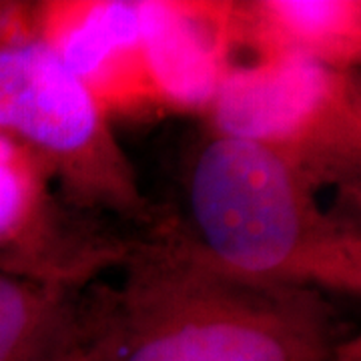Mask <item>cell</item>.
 I'll list each match as a JSON object with an SVG mask.
<instances>
[{
  "instance_id": "cell-1",
  "label": "cell",
  "mask_w": 361,
  "mask_h": 361,
  "mask_svg": "<svg viewBox=\"0 0 361 361\" xmlns=\"http://www.w3.org/2000/svg\"><path fill=\"white\" fill-rule=\"evenodd\" d=\"M115 285L80 293L92 361H336L348 337L325 293L235 275L195 253L169 213L129 235Z\"/></svg>"
},
{
  "instance_id": "cell-2",
  "label": "cell",
  "mask_w": 361,
  "mask_h": 361,
  "mask_svg": "<svg viewBox=\"0 0 361 361\" xmlns=\"http://www.w3.org/2000/svg\"><path fill=\"white\" fill-rule=\"evenodd\" d=\"M180 239L217 267L255 281L361 293V233L267 149L207 130L183 169Z\"/></svg>"
},
{
  "instance_id": "cell-3",
  "label": "cell",
  "mask_w": 361,
  "mask_h": 361,
  "mask_svg": "<svg viewBox=\"0 0 361 361\" xmlns=\"http://www.w3.org/2000/svg\"><path fill=\"white\" fill-rule=\"evenodd\" d=\"M0 135L35 157L78 213L137 231L167 213L142 193L101 101L44 40L0 47Z\"/></svg>"
},
{
  "instance_id": "cell-4",
  "label": "cell",
  "mask_w": 361,
  "mask_h": 361,
  "mask_svg": "<svg viewBox=\"0 0 361 361\" xmlns=\"http://www.w3.org/2000/svg\"><path fill=\"white\" fill-rule=\"evenodd\" d=\"M209 130L259 145L317 193L360 201L361 89L355 71L301 56H271L227 68L207 109Z\"/></svg>"
},
{
  "instance_id": "cell-5",
  "label": "cell",
  "mask_w": 361,
  "mask_h": 361,
  "mask_svg": "<svg viewBox=\"0 0 361 361\" xmlns=\"http://www.w3.org/2000/svg\"><path fill=\"white\" fill-rule=\"evenodd\" d=\"M127 243L66 205L39 161L0 135V271L82 291L115 269Z\"/></svg>"
},
{
  "instance_id": "cell-6",
  "label": "cell",
  "mask_w": 361,
  "mask_h": 361,
  "mask_svg": "<svg viewBox=\"0 0 361 361\" xmlns=\"http://www.w3.org/2000/svg\"><path fill=\"white\" fill-rule=\"evenodd\" d=\"M40 40L106 104L159 103L141 42L139 2L40 4Z\"/></svg>"
},
{
  "instance_id": "cell-7",
  "label": "cell",
  "mask_w": 361,
  "mask_h": 361,
  "mask_svg": "<svg viewBox=\"0 0 361 361\" xmlns=\"http://www.w3.org/2000/svg\"><path fill=\"white\" fill-rule=\"evenodd\" d=\"M231 2H139L141 42L157 101L211 106L231 51Z\"/></svg>"
},
{
  "instance_id": "cell-8",
  "label": "cell",
  "mask_w": 361,
  "mask_h": 361,
  "mask_svg": "<svg viewBox=\"0 0 361 361\" xmlns=\"http://www.w3.org/2000/svg\"><path fill=\"white\" fill-rule=\"evenodd\" d=\"M231 47L255 59L301 56L353 71L361 56L360 0H257L231 2Z\"/></svg>"
},
{
  "instance_id": "cell-9",
  "label": "cell",
  "mask_w": 361,
  "mask_h": 361,
  "mask_svg": "<svg viewBox=\"0 0 361 361\" xmlns=\"http://www.w3.org/2000/svg\"><path fill=\"white\" fill-rule=\"evenodd\" d=\"M80 293L0 271V361H52L77 345Z\"/></svg>"
},
{
  "instance_id": "cell-10",
  "label": "cell",
  "mask_w": 361,
  "mask_h": 361,
  "mask_svg": "<svg viewBox=\"0 0 361 361\" xmlns=\"http://www.w3.org/2000/svg\"><path fill=\"white\" fill-rule=\"evenodd\" d=\"M52 361H92V357H90L89 349L85 348V343L78 341L77 345H73L68 351H65L63 355H59L56 360Z\"/></svg>"
},
{
  "instance_id": "cell-11",
  "label": "cell",
  "mask_w": 361,
  "mask_h": 361,
  "mask_svg": "<svg viewBox=\"0 0 361 361\" xmlns=\"http://www.w3.org/2000/svg\"><path fill=\"white\" fill-rule=\"evenodd\" d=\"M336 361H360V339H357V336L353 339L349 337L348 341L343 343V348L339 351Z\"/></svg>"
}]
</instances>
